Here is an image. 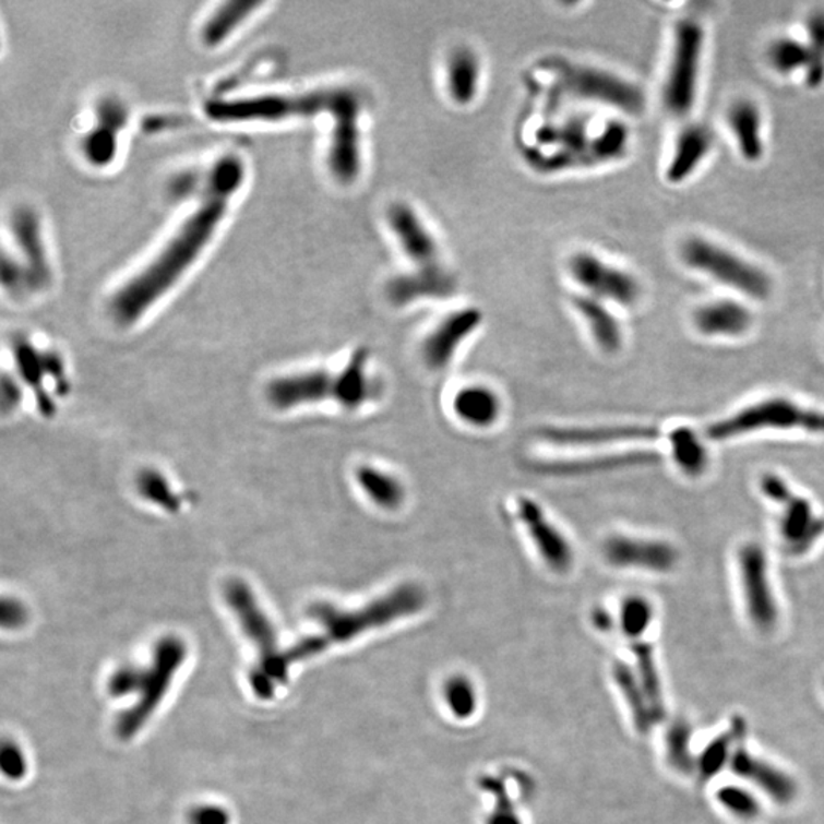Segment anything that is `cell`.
Segmentation results:
<instances>
[{
    "instance_id": "obj_19",
    "label": "cell",
    "mask_w": 824,
    "mask_h": 824,
    "mask_svg": "<svg viewBox=\"0 0 824 824\" xmlns=\"http://www.w3.org/2000/svg\"><path fill=\"white\" fill-rule=\"evenodd\" d=\"M390 228L393 229L402 251L419 270H440V252L431 231L425 226L419 214L406 205L396 203L386 214Z\"/></svg>"
},
{
    "instance_id": "obj_5",
    "label": "cell",
    "mask_w": 824,
    "mask_h": 824,
    "mask_svg": "<svg viewBox=\"0 0 824 824\" xmlns=\"http://www.w3.org/2000/svg\"><path fill=\"white\" fill-rule=\"evenodd\" d=\"M764 431H800L824 437V411L788 397L762 398L713 421L705 434L713 442H728Z\"/></svg>"
},
{
    "instance_id": "obj_21",
    "label": "cell",
    "mask_w": 824,
    "mask_h": 824,
    "mask_svg": "<svg viewBox=\"0 0 824 824\" xmlns=\"http://www.w3.org/2000/svg\"><path fill=\"white\" fill-rule=\"evenodd\" d=\"M370 355L367 350L353 353L347 366L333 379L332 401L347 409H359L378 401L382 393L381 382L368 370Z\"/></svg>"
},
{
    "instance_id": "obj_34",
    "label": "cell",
    "mask_w": 824,
    "mask_h": 824,
    "mask_svg": "<svg viewBox=\"0 0 824 824\" xmlns=\"http://www.w3.org/2000/svg\"><path fill=\"white\" fill-rule=\"evenodd\" d=\"M447 89L458 105H469L480 83V63L469 49H458L447 61Z\"/></svg>"
},
{
    "instance_id": "obj_50",
    "label": "cell",
    "mask_w": 824,
    "mask_h": 824,
    "mask_svg": "<svg viewBox=\"0 0 824 824\" xmlns=\"http://www.w3.org/2000/svg\"><path fill=\"white\" fill-rule=\"evenodd\" d=\"M21 401V391L13 379L3 375L2 381V411L8 413L15 408Z\"/></svg>"
},
{
    "instance_id": "obj_22",
    "label": "cell",
    "mask_w": 824,
    "mask_h": 824,
    "mask_svg": "<svg viewBox=\"0 0 824 824\" xmlns=\"http://www.w3.org/2000/svg\"><path fill=\"white\" fill-rule=\"evenodd\" d=\"M712 130L703 124H692L682 129L674 141L672 155L666 167L667 182L680 186L695 175L713 151Z\"/></svg>"
},
{
    "instance_id": "obj_48",
    "label": "cell",
    "mask_w": 824,
    "mask_h": 824,
    "mask_svg": "<svg viewBox=\"0 0 824 824\" xmlns=\"http://www.w3.org/2000/svg\"><path fill=\"white\" fill-rule=\"evenodd\" d=\"M229 822L231 820H229L228 811L216 804H201L188 814L190 824H229Z\"/></svg>"
},
{
    "instance_id": "obj_27",
    "label": "cell",
    "mask_w": 824,
    "mask_h": 824,
    "mask_svg": "<svg viewBox=\"0 0 824 824\" xmlns=\"http://www.w3.org/2000/svg\"><path fill=\"white\" fill-rule=\"evenodd\" d=\"M454 292V282L443 267L440 270H417L413 274L401 275L390 282V301L396 306L411 304L414 301L446 298Z\"/></svg>"
},
{
    "instance_id": "obj_16",
    "label": "cell",
    "mask_w": 824,
    "mask_h": 824,
    "mask_svg": "<svg viewBox=\"0 0 824 824\" xmlns=\"http://www.w3.org/2000/svg\"><path fill=\"white\" fill-rule=\"evenodd\" d=\"M601 554L608 565L614 569L649 571L657 574L670 573L680 562V551L673 544L622 533L605 539Z\"/></svg>"
},
{
    "instance_id": "obj_13",
    "label": "cell",
    "mask_w": 824,
    "mask_h": 824,
    "mask_svg": "<svg viewBox=\"0 0 824 824\" xmlns=\"http://www.w3.org/2000/svg\"><path fill=\"white\" fill-rule=\"evenodd\" d=\"M571 277L589 297L631 308L642 297V286L630 272L612 266L589 252H578L570 260Z\"/></svg>"
},
{
    "instance_id": "obj_46",
    "label": "cell",
    "mask_w": 824,
    "mask_h": 824,
    "mask_svg": "<svg viewBox=\"0 0 824 824\" xmlns=\"http://www.w3.org/2000/svg\"><path fill=\"white\" fill-rule=\"evenodd\" d=\"M144 669L133 666H124L109 678L107 682V692L114 697L132 695L140 692L141 682H143Z\"/></svg>"
},
{
    "instance_id": "obj_30",
    "label": "cell",
    "mask_w": 824,
    "mask_h": 824,
    "mask_svg": "<svg viewBox=\"0 0 824 824\" xmlns=\"http://www.w3.org/2000/svg\"><path fill=\"white\" fill-rule=\"evenodd\" d=\"M14 356L17 360L19 370L26 382L33 389L37 390L38 398L41 402V409L48 413L52 409L51 398L45 396L44 383L45 374L53 375L57 381H63V362L52 353H40L25 339L14 341Z\"/></svg>"
},
{
    "instance_id": "obj_6",
    "label": "cell",
    "mask_w": 824,
    "mask_h": 824,
    "mask_svg": "<svg viewBox=\"0 0 824 824\" xmlns=\"http://www.w3.org/2000/svg\"><path fill=\"white\" fill-rule=\"evenodd\" d=\"M759 489L777 509L776 528L784 550L792 558H802L814 550L824 538V516L811 500L773 473L762 475Z\"/></svg>"
},
{
    "instance_id": "obj_29",
    "label": "cell",
    "mask_w": 824,
    "mask_h": 824,
    "mask_svg": "<svg viewBox=\"0 0 824 824\" xmlns=\"http://www.w3.org/2000/svg\"><path fill=\"white\" fill-rule=\"evenodd\" d=\"M574 309L589 330L594 343L601 351L617 353L623 345V330L614 313L604 301L589 295L574 298Z\"/></svg>"
},
{
    "instance_id": "obj_42",
    "label": "cell",
    "mask_w": 824,
    "mask_h": 824,
    "mask_svg": "<svg viewBox=\"0 0 824 824\" xmlns=\"http://www.w3.org/2000/svg\"><path fill=\"white\" fill-rule=\"evenodd\" d=\"M444 697L451 712L459 719H467L477 710L478 697L473 682L465 677H454L446 682Z\"/></svg>"
},
{
    "instance_id": "obj_47",
    "label": "cell",
    "mask_w": 824,
    "mask_h": 824,
    "mask_svg": "<svg viewBox=\"0 0 824 824\" xmlns=\"http://www.w3.org/2000/svg\"><path fill=\"white\" fill-rule=\"evenodd\" d=\"M2 772L11 780H21L26 774L25 757H23L21 749L15 743H3Z\"/></svg>"
},
{
    "instance_id": "obj_10",
    "label": "cell",
    "mask_w": 824,
    "mask_h": 824,
    "mask_svg": "<svg viewBox=\"0 0 824 824\" xmlns=\"http://www.w3.org/2000/svg\"><path fill=\"white\" fill-rule=\"evenodd\" d=\"M186 657L187 646L182 640L178 637L160 640L155 647L152 666L144 669L143 682L138 692L140 700L118 718V738L129 741L135 738L138 731L147 724L153 713L163 703L165 693L170 689L172 678L186 661Z\"/></svg>"
},
{
    "instance_id": "obj_41",
    "label": "cell",
    "mask_w": 824,
    "mask_h": 824,
    "mask_svg": "<svg viewBox=\"0 0 824 824\" xmlns=\"http://www.w3.org/2000/svg\"><path fill=\"white\" fill-rule=\"evenodd\" d=\"M690 738L692 730L684 720H678L669 728L666 736L667 762L674 772L692 774L696 768V761L690 753Z\"/></svg>"
},
{
    "instance_id": "obj_11",
    "label": "cell",
    "mask_w": 824,
    "mask_h": 824,
    "mask_svg": "<svg viewBox=\"0 0 824 824\" xmlns=\"http://www.w3.org/2000/svg\"><path fill=\"white\" fill-rule=\"evenodd\" d=\"M559 82L574 97L614 107L620 112L640 115L646 107L645 94L637 84L604 69L566 64L559 72Z\"/></svg>"
},
{
    "instance_id": "obj_49",
    "label": "cell",
    "mask_w": 824,
    "mask_h": 824,
    "mask_svg": "<svg viewBox=\"0 0 824 824\" xmlns=\"http://www.w3.org/2000/svg\"><path fill=\"white\" fill-rule=\"evenodd\" d=\"M26 622V609L21 601L3 599L2 601V624L3 628H21Z\"/></svg>"
},
{
    "instance_id": "obj_2",
    "label": "cell",
    "mask_w": 824,
    "mask_h": 824,
    "mask_svg": "<svg viewBox=\"0 0 824 824\" xmlns=\"http://www.w3.org/2000/svg\"><path fill=\"white\" fill-rule=\"evenodd\" d=\"M427 592L420 585L405 582L363 607L341 609L335 605L317 604L309 609V616L320 623L321 637L332 646L417 614L427 607Z\"/></svg>"
},
{
    "instance_id": "obj_8",
    "label": "cell",
    "mask_w": 824,
    "mask_h": 824,
    "mask_svg": "<svg viewBox=\"0 0 824 824\" xmlns=\"http://www.w3.org/2000/svg\"><path fill=\"white\" fill-rule=\"evenodd\" d=\"M705 33L693 19H682L673 29L672 51L662 87L667 112L685 117L692 112L700 84Z\"/></svg>"
},
{
    "instance_id": "obj_25",
    "label": "cell",
    "mask_w": 824,
    "mask_h": 824,
    "mask_svg": "<svg viewBox=\"0 0 824 824\" xmlns=\"http://www.w3.org/2000/svg\"><path fill=\"white\" fill-rule=\"evenodd\" d=\"M452 411L467 427L490 429L501 419L502 401L500 394L490 386L470 383L455 393Z\"/></svg>"
},
{
    "instance_id": "obj_51",
    "label": "cell",
    "mask_w": 824,
    "mask_h": 824,
    "mask_svg": "<svg viewBox=\"0 0 824 824\" xmlns=\"http://www.w3.org/2000/svg\"><path fill=\"white\" fill-rule=\"evenodd\" d=\"M593 622L600 631H607L612 626L611 616H609L607 611H604V609H597V611H594Z\"/></svg>"
},
{
    "instance_id": "obj_20",
    "label": "cell",
    "mask_w": 824,
    "mask_h": 824,
    "mask_svg": "<svg viewBox=\"0 0 824 824\" xmlns=\"http://www.w3.org/2000/svg\"><path fill=\"white\" fill-rule=\"evenodd\" d=\"M335 374L324 370L302 371L285 375L267 386V398L277 409L332 401Z\"/></svg>"
},
{
    "instance_id": "obj_37",
    "label": "cell",
    "mask_w": 824,
    "mask_h": 824,
    "mask_svg": "<svg viewBox=\"0 0 824 824\" xmlns=\"http://www.w3.org/2000/svg\"><path fill=\"white\" fill-rule=\"evenodd\" d=\"M769 67L780 75L807 71L810 64V51L807 41L795 37H779L772 41L766 51Z\"/></svg>"
},
{
    "instance_id": "obj_32",
    "label": "cell",
    "mask_w": 824,
    "mask_h": 824,
    "mask_svg": "<svg viewBox=\"0 0 824 824\" xmlns=\"http://www.w3.org/2000/svg\"><path fill=\"white\" fill-rule=\"evenodd\" d=\"M262 3L234 0L218 5L203 22L201 36L206 46L224 44L244 22L252 17Z\"/></svg>"
},
{
    "instance_id": "obj_4",
    "label": "cell",
    "mask_w": 824,
    "mask_h": 824,
    "mask_svg": "<svg viewBox=\"0 0 824 824\" xmlns=\"http://www.w3.org/2000/svg\"><path fill=\"white\" fill-rule=\"evenodd\" d=\"M343 87L308 92H263L206 103L211 120L220 122H283L332 114Z\"/></svg>"
},
{
    "instance_id": "obj_33",
    "label": "cell",
    "mask_w": 824,
    "mask_h": 824,
    "mask_svg": "<svg viewBox=\"0 0 824 824\" xmlns=\"http://www.w3.org/2000/svg\"><path fill=\"white\" fill-rule=\"evenodd\" d=\"M670 452L674 465L688 477L697 478L708 469L707 447L700 435L689 427L673 429L669 435Z\"/></svg>"
},
{
    "instance_id": "obj_12",
    "label": "cell",
    "mask_w": 824,
    "mask_h": 824,
    "mask_svg": "<svg viewBox=\"0 0 824 824\" xmlns=\"http://www.w3.org/2000/svg\"><path fill=\"white\" fill-rule=\"evenodd\" d=\"M739 584L751 622L761 631H772L779 620L768 556L759 542H745L738 551Z\"/></svg>"
},
{
    "instance_id": "obj_39",
    "label": "cell",
    "mask_w": 824,
    "mask_h": 824,
    "mask_svg": "<svg viewBox=\"0 0 824 824\" xmlns=\"http://www.w3.org/2000/svg\"><path fill=\"white\" fill-rule=\"evenodd\" d=\"M807 46L810 64L804 71V82L811 89H819L824 83V11L810 14L807 21Z\"/></svg>"
},
{
    "instance_id": "obj_38",
    "label": "cell",
    "mask_w": 824,
    "mask_h": 824,
    "mask_svg": "<svg viewBox=\"0 0 824 824\" xmlns=\"http://www.w3.org/2000/svg\"><path fill=\"white\" fill-rule=\"evenodd\" d=\"M632 653L637 658V677L640 684L645 690L647 701H649L650 708H653L655 720H661L665 718V703H662L661 684H659V677L657 672V666H655L653 647L645 642H635L632 645Z\"/></svg>"
},
{
    "instance_id": "obj_45",
    "label": "cell",
    "mask_w": 824,
    "mask_h": 824,
    "mask_svg": "<svg viewBox=\"0 0 824 824\" xmlns=\"http://www.w3.org/2000/svg\"><path fill=\"white\" fill-rule=\"evenodd\" d=\"M481 788L490 792L493 796L494 803H497L488 824H523L517 817L504 785L500 780L493 779V777H485V779H481Z\"/></svg>"
},
{
    "instance_id": "obj_24",
    "label": "cell",
    "mask_w": 824,
    "mask_h": 824,
    "mask_svg": "<svg viewBox=\"0 0 824 824\" xmlns=\"http://www.w3.org/2000/svg\"><path fill=\"white\" fill-rule=\"evenodd\" d=\"M727 124L743 160L759 163L764 158V120L756 103L747 98L735 101L728 109Z\"/></svg>"
},
{
    "instance_id": "obj_14",
    "label": "cell",
    "mask_w": 824,
    "mask_h": 824,
    "mask_svg": "<svg viewBox=\"0 0 824 824\" xmlns=\"http://www.w3.org/2000/svg\"><path fill=\"white\" fill-rule=\"evenodd\" d=\"M516 517L548 570L556 574H565L573 569L576 558L573 544L562 528L547 515L538 501L530 497L517 498Z\"/></svg>"
},
{
    "instance_id": "obj_26",
    "label": "cell",
    "mask_w": 824,
    "mask_h": 824,
    "mask_svg": "<svg viewBox=\"0 0 824 824\" xmlns=\"http://www.w3.org/2000/svg\"><path fill=\"white\" fill-rule=\"evenodd\" d=\"M730 766L731 772L742 779L753 781L776 802L789 803L797 795L796 784L791 777L761 759L751 756L749 751L741 747L736 749Z\"/></svg>"
},
{
    "instance_id": "obj_35",
    "label": "cell",
    "mask_w": 824,
    "mask_h": 824,
    "mask_svg": "<svg viewBox=\"0 0 824 824\" xmlns=\"http://www.w3.org/2000/svg\"><path fill=\"white\" fill-rule=\"evenodd\" d=\"M614 678L617 685L622 690L628 707H630L635 728L640 733L646 735L657 720H655L653 708L647 701L645 690L640 684L637 674L630 666L619 662L614 667Z\"/></svg>"
},
{
    "instance_id": "obj_31",
    "label": "cell",
    "mask_w": 824,
    "mask_h": 824,
    "mask_svg": "<svg viewBox=\"0 0 824 824\" xmlns=\"http://www.w3.org/2000/svg\"><path fill=\"white\" fill-rule=\"evenodd\" d=\"M657 459V455L650 454V452H635V454L608 455V457L540 462L535 463V470L546 475H558V477H561V475H586L650 465Z\"/></svg>"
},
{
    "instance_id": "obj_36",
    "label": "cell",
    "mask_w": 824,
    "mask_h": 824,
    "mask_svg": "<svg viewBox=\"0 0 824 824\" xmlns=\"http://www.w3.org/2000/svg\"><path fill=\"white\" fill-rule=\"evenodd\" d=\"M743 733H745V723L742 719H736L730 730L708 743L707 749L696 761V769L703 779H712L731 761L738 749L736 743L741 741Z\"/></svg>"
},
{
    "instance_id": "obj_9",
    "label": "cell",
    "mask_w": 824,
    "mask_h": 824,
    "mask_svg": "<svg viewBox=\"0 0 824 824\" xmlns=\"http://www.w3.org/2000/svg\"><path fill=\"white\" fill-rule=\"evenodd\" d=\"M13 256H3V285L13 292L38 290L51 278V264L41 234L40 222L28 208L15 211L11 217Z\"/></svg>"
},
{
    "instance_id": "obj_44",
    "label": "cell",
    "mask_w": 824,
    "mask_h": 824,
    "mask_svg": "<svg viewBox=\"0 0 824 824\" xmlns=\"http://www.w3.org/2000/svg\"><path fill=\"white\" fill-rule=\"evenodd\" d=\"M138 489L145 500L159 504L160 507L176 510L179 507V500L171 492L170 486L165 481L163 475L156 473H144L138 480Z\"/></svg>"
},
{
    "instance_id": "obj_28",
    "label": "cell",
    "mask_w": 824,
    "mask_h": 824,
    "mask_svg": "<svg viewBox=\"0 0 824 824\" xmlns=\"http://www.w3.org/2000/svg\"><path fill=\"white\" fill-rule=\"evenodd\" d=\"M356 482L368 501L383 512H397L404 507L408 490L396 474L373 465L356 469Z\"/></svg>"
},
{
    "instance_id": "obj_17",
    "label": "cell",
    "mask_w": 824,
    "mask_h": 824,
    "mask_svg": "<svg viewBox=\"0 0 824 824\" xmlns=\"http://www.w3.org/2000/svg\"><path fill=\"white\" fill-rule=\"evenodd\" d=\"M482 315L477 309H463L440 321L421 343V359L431 371H443L451 366L459 348L480 327Z\"/></svg>"
},
{
    "instance_id": "obj_40",
    "label": "cell",
    "mask_w": 824,
    "mask_h": 824,
    "mask_svg": "<svg viewBox=\"0 0 824 824\" xmlns=\"http://www.w3.org/2000/svg\"><path fill=\"white\" fill-rule=\"evenodd\" d=\"M654 620V607L646 597L628 596L620 605L619 623L623 634L632 640H638Z\"/></svg>"
},
{
    "instance_id": "obj_43",
    "label": "cell",
    "mask_w": 824,
    "mask_h": 824,
    "mask_svg": "<svg viewBox=\"0 0 824 824\" xmlns=\"http://www.w3.org/2000/svg\"><path fill=\"white\" fill-rule=\"evenodd\" d=\"M716 797H718V802L738 819L753 820L761 812L757 800L749 791H745V789L726 787L719 789Z\"/></svg>"
},
{
    "instance_id": "obj_23",
    "label": "cell",
    "mask_w": 824,
    "mask_h": 824,
    "mask_svg": "<svg viewBox=\"0 0 824 824\" xmlns=\"http://www.w3.org/2000/svg\"><path fill=\"white\" fill-rule=\"evenodd\" d=\"M693 325L701 335L710 337H739L753 327L751 310L736 300L705 302L693 312Z\"/></svg>"
},
{
    "instance_id": "obj_15",
    "label": "cell",
    "mask_w": 824,
    "mask_h": 824,
    "mask_svg": "<svg viewBox=\"0 0 824 824\" xmlns=\"http://www.w3.org/2000/svg\"><path fill=\"white\" fill-rule=\"evenodd\" d=\"M359 99L351 91L343 89L339 101L333 109L332 140H330L327 163L333 178L343 183H351L358 178L362 155H360Z\"/></svg>"
},
{
    "instance_id": "obj_7",
    "label": "cell",
    "mask_w": 824,
    "mask_h": 824,
    "mask_svg": "<svg viewBox=\"0 0 824 824\" xmlns=\"http://www.w3.org/2000/svg\"><path fill=\"white\" fill-rule=\"evenodd\" d=\"M681 259L690 270L707 275L751 300H766L772 295V278L762 267L715 241L690 237L682 243Z\"/></svg>"
},
{
    "instance_id": "obj_1",
    "label": "cell",
    "mask_w": 824,
    "mask_h": 824,
    "mask_svg": "<svg viewBox=\"0 0 824 824\" xmlns=\"http://www.w3.org/2000/svg\"><path fill=\"white\" fill-rule=\"evenodd\" d=\"M244 176L243 160L232 153H226L206 168L193 195V205L151 259L115 290L109 301L115 323L122 327L136 324L178 286L216 239L229 206L243 187Z\"/></svg>"
},
{
    "instance_id": "obj_3",
    "label": "cell",
    "mask_w": 824,
    "mask_h": 824,
    "mask_svg": "<svg viewBox=\"0 0 824 824\" xmlns=\"http://www.w3.org/2000/svg\"><path fill=\"white\" fill-rule=\"evenodd\" d=\"M225 599L239 620L241 630L259 650V662L249 674L252 692L259 700H271L275 690L285 684L289 677L290 662L286 650L283 653L279 649L274 624L267 619L248 584L239 578L228 582Z\"/></svg>"
},
{
    "instance_id": "obj_18",
    "label": "cell",
    "mask_w": 824,
    "mask_h": 824,
    "mask_svg": "<svg viewBox=\"0 0 824 824\" xmlns=\"http://www.w3.org/2000/svg\"><path fill=\"white\" fill-rule=\"evenodd\" d=\"M659 431L649 425H599V427H547L540 442L559 447H597L630 442H650Z\"/></svg>"
}]
</instances>
